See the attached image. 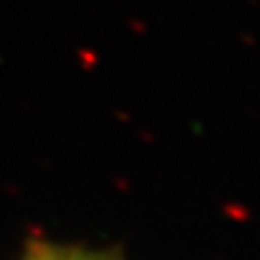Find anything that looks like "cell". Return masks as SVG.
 <instances>
[{"label":"cell","instance_id":"6da1fadb","mask_svg":"<svg viewBox=\"0 0 260 260\" xmlns=\"http://www.w3.org/2000/svg\"><path fill=\"white\" fill-rule=\"evenodd\" d=\"M70 260H102V258H70Z\"/></svg>","mask_w":260,"mask_h":260}]
</instances>
